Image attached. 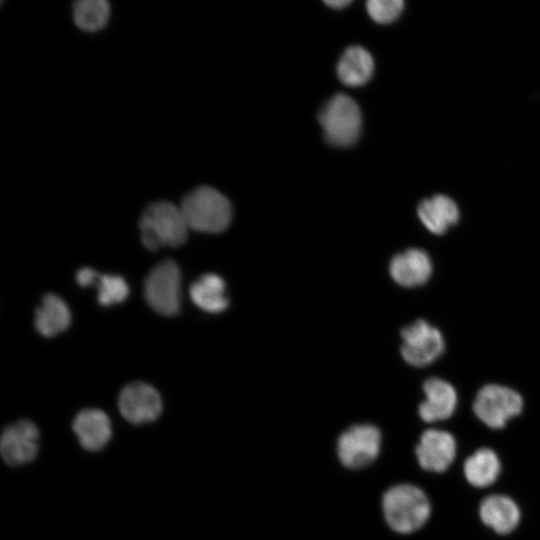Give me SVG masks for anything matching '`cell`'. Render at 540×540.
Segmentation results:
<instances>
[{
    "label": "cell",
    "instance_id": "1",
    "mask_svg": "<svg viewBox=\"0 0 540 540\" xmlns=\"http://www.w3.org/2000/svg\"><path fill=\"white\" fill-rule=\"evenodd\" d=\"M142 244L150 251L185 243L188 226L180 207L166 200L149 204L139 220Z\"/></svg>",
    "mask_w": 540,
    "mask_h": 540
},
{
    "label": "cell",
    "instance_id": "2",
    "mask_svg": "<svg viewBox=\"0 0 540 540\" xmlns=\"http://www.w3.org/2000/svg\"><path fill=\"white\" fill-rule=\"evenodd\" d=\"M179 207L188 228L197 232H222L232 219V206L228 198L206 185L187 193Z\"/></svg>",
    "mask_w": 540,
    "mask_h": 540
},
{
    "label": "cell",
    "instance_id": "3",
    "mask_svg": "<svg viewBox=\"0 0 540 540\" xmlns=\"http://www.w3.org/2000/svg\"><path fill=\"white\" fill-rule=\"evenodd\" d=\"M382 504L387 523L399 533H411L421 528L431 511L424 492L410 484H399L388 489Z\"/></svg>",
    "mask_w": 540,
    "mask_h": 540
},
{
    "label": "cell",
    "instance_id": "4",
    "mask_svg": "<svg viewBox=\"0 0 540 540\" xmlns=\"http://www.w3.org/2000/svg\"><path fill=\"white\" fill-rule=\"evenodd\" d=\"M319 123L330 144L339 147L350 146L360 136L361 111L351 97L336 94L321 108Z\"/></svg>",
    "mask_w": 540,
    "mask_h": 540
},
{
    "label": "cell",
    "instance_id": "5",
    "mask_svg": "<svg viewBox=\"0 0 540 540\" xmlns=\"http://www.w3.org/2000/svg\"><path fill=\"white\" fill-rule=\"evenodd\" d=\"M144 297L157 313L172 316L181 304V272L170 259L158 263L144 281Z\"/></svg>",
    "mask_w": 540,
    "mask_h": 540
},
{
    "label": "cell",
    "instance_id": "6",
    "mask_svg": "<svg viewBox=\"0 0 540 540\" xmlns=\"http://www.w3.org/2000/svg\"><path fill=\"white\" fill-rule=\"evenodd\" d=\"M523 408V400L515 390L499 384L482 387L474 400L476 416L487 426L499 429L507 421L518 415Z\"/></svg>",
    "mask_w": 540,
    "mask_h": 540
},
{
    "label": "cell",
    "instance_id": "7",
    "mask_svg": "<svg viewBox=\"0 0 540 540\" xmlns=\"http://www.w3.org/2000/svg\"><path fill=\"white\" fill-rule=\"evenodd\" d=\"M401 354L410 365L422 367L434 362L444 351L441 332L419 319L401 331Z\"/></svg>",
    "mask_w": 540,
    "mask_h": 540
},
{
    "label": "cell",
    "instance_id": "8",
    "mask_svg": "<svg viewBox=\"0 0 540 540\" xmlns=\"http://www.w3.org/2000/svg\"><path fill=\"white\" fill-rule=\"evenodd\" d=\"M381 434L370 424L355 425L344 431L337 444L341 463L349 468H360L373 462L380 450Z\"/></svg>",
    "mask_w": 540,
    "mask_h": 540
},
{
    "label": "cell",
    "instance_id": "9",
    "mask_svg": "<svg viewBox=\"0 0 540 540\" xmlns=\"http://www.w3.org/2000/svg\"><path fill=\"white\" fill-rule=\"evenodd\" d=\"M118 407L128 422L138 425L158 418L162 411V400L158 391L151 385L133 382L121 390Z\"/></svg>",
    "mask_w": 540,
    "mask_h": 540
},
{
    "label": "cell",
    "instance_id": "10",
    "mask_svg": "<svg viewBox=\"0 0 540 540\" xmlns=\"http://www.w3.org/2000/svg\"><path fill=\"white\" fill-rule=\"evenodd\" d=\"M39 431L27 419H21L5 427L0 439L3 460L11 466L31 462L38 452Z\"/></svg>",
    "mask_w": 540,
    "mask_h": 540
},
{
    "label": "cell",
    "instance_id": "11",
    "mask_svg": "<svg viewBox=\"0 0 540 540\" xmlns=\"http://www.w3.org/2000/svg\"><path fill=\"white\" fill-rule=\"evenodd\" d=\"M456 454L454 437L446 431L429 429L421 435L416 455L423 469L443 472L453 462Z\"/></svg>",
    "mask_w": 540,
    "mask_h": 540
},
{
    "label": "cell",
    "instance_id": "12",
    "mask_svg": "<svg viewBox=\"0 0 540 540\" xmlns=\"http://www.w3.org/2000/svg\"><path fill=\"white\" fill-rule=\"evenodd\" d=\"M72 428L80 445L88 451L104 448L112 436L109 417L104 411L96 408H86L78 412Z\"/></svg>",
    "mask_w": 540,
    "mask_h": 540
},
{
    "label": "cell",
    "instance_id": "13",
    "mask_svg": "<svg viewBox=\"0 0 540 540\" xmlns=\"http://www.w3.org/2000/svg\"><path fill=\"white\" fill-rule=\"evenodd\" d=\"M432 269L430 256L419 248L407 249L395 255L389 267L393 280L404 287L424 284L431 277Z\"/></svg>",
    "mask_w": 540,
    "mask_h": 540
},
{
    "label": "cell",
    "instance_id": "14",
    "mask_svg": "<svg viewBox=\"0 0 540 540\" xmlns=\"http://www.w3.org/2000/svg\"><path fill=\"white\" fill-rule=\"evenodd\" d=\"M425 400L419 406V415L426 422L449 418L457 405V393L447 381L432 377L423 384Z\"/></svg>",
    "mask_w": 540,
    "mask_h": 540
},
{
    "label": "cell",
    "instance_id": "15",
    "mask_svg": "<svg viewBox=\"0 0 540 540\" xmlns=\"http://www.w3.org/2000/svg\"><path fill=\"white\" fill-rule=\"evenodd\" d=\"M417 213L422 224L434 234L445 233L451 225L457 223L460 213L456 202L442 194L424 199L418 206Z\"/></svg>",
    "mask_w": 540,
    "mask_h": 540
},
{
    "label": "cell",
    "instance_id": "16",
    "mask_svg": "<svg viewBox=\"0 0 540 540\" xmlns=\"http://www.w3.org/2000/svg\"><path fill=\"white\" fill-rule=\"evenodd\" d=\"M482 521L500 534L511 532L519 523L520 511L516 503L504 495H490L480 505Z\"/></svg>",
    "mask_w": 540,
    "mask_h": 540
},
{
    "label": "cell",
    "instance_id": "17",
    "mask_svg": "<svg viewBox=\"0 0 540 540\" xmlns=\"http://www.w3.org/2000/svg\"><path fill=\"white\" fill-rule=\"evenodd\" d=\"M189 294L196 306L209 313L222 312L229 304L225 282L214 273L204 274L194 281Z\"/></svg>",
    "mask_w": 540,
    "mask_h": 540
},
{
    "label": "cell",
    "instance_id": "18",
    "mask_svg": "<svg viewBox=\"0 0 540 540\" xmlns=\"http://www.w3.org/2000/svg\"><path fill=\"white\" fill-rule=\"evenodd\" d=\"M373 71L374 61L371 54L360 46L347 48L337 66V74L341 82L352 87L368 82Z\"/></svg>",
    "mask_w": 540,
    "mask_h": 540
},
{
    "label": "cell",
    "instance_id": "19",
    "mask_svg": "<svg viewBox=\"0 0 540 540\" xmlns=\"http://www.w3.org/2000/svg\"><path fill=\"white\" fill-rule=\"evenodd\" d=\"M70 321L71 314L67 304L54 294H46L35 311V327L45 337L64 331Z\"/></svg>",
    "mask_w": 540,
    "mask_h": 540
},
{
    "label": "cell",
    "instance_id": "20",
    "mask_svg": "<svg viewBox=\"0 0 540 540\" xmlns=\"http://www.w3.org/2000/svg\"><path fill=\"white\" fill-rule=\"evenodd\" d=\"M111 17V5L106 0H78L72 4L74 25L81 31L96 33L103 30Z\"/></svg>",
    "mask_w": 540,
    "mask_h": 540
},
{
    "label": "cell",
    "instance_id": "21",
    "mask_svg": "<svg viewBox=\"0 0 540 540\" xmlns=\"http://www.w3.org/2000/svg\"><path fill=\"white\" fill-rule=\"evenodd\" d=\"M500 472V461L496 453L489 448H481L469 456L464 464V474L475 487L492 484Z\"/></svg>",
    "mask_w": 540,
    "mask_h": 540
},
{
    "label": "cell",
    "instance_id": "22",
    "mask_svg": "<svg viewBox=\"0 0 540 540\" xmlns=\"http://www.w3.org/2000/svg\"><path fill=\"white\" fill-rule=\"evenodd\" d=\"M95 285L98 288V302L109 306L124 301L129 293L126 281L118 275H100Z\"/></svg>",
    "mask_w": 540,
    "mask_h": 540
},
{
    "label": "cell",
    "instance_id": "23",
    "mask_svg": "<svg viewBox=\"0 0 540 540\" xmlns=\"http://www.w3.org/2000/svg\"><path fill=\"white\" fill-rule=\"evenodd\" d=\"M404 7L401 0H370L366 3L369 16L377 23L387 24L396 20Z\"/></svg>",
    "mask_w": 540,
    "mask_h": 540
},
{
    "label": "cell",
    "instance_id": "24",
    "mask_svg": "<svg viewBox=\"0 0 540 540\" xmlns=\"http://www.w3.org/2000/svg\"><path fill=\"white\" fill-rule=\"evenodd\" d=\"M98 274L95 270L84 267L76 273V281L82 287L94 285Z\"/></svg>",
    "mask_w": 540,
    "mask_h": 540
},
{
    "label": "cell",
    "instance_id": "25",
    "mask_svg": "<svg viewBox=\"0 0 540 540\" xmlns=\"http://www.w3.org/2000/svg\"><path fill=\"white\" fill-rule=\"evenodd\" d=\"M331 8L341 9L351 3L349 0H332L325 2Z\"/></svg>",
    "mask_w": 540,
    "mask_h": 540
}]
</instances>
